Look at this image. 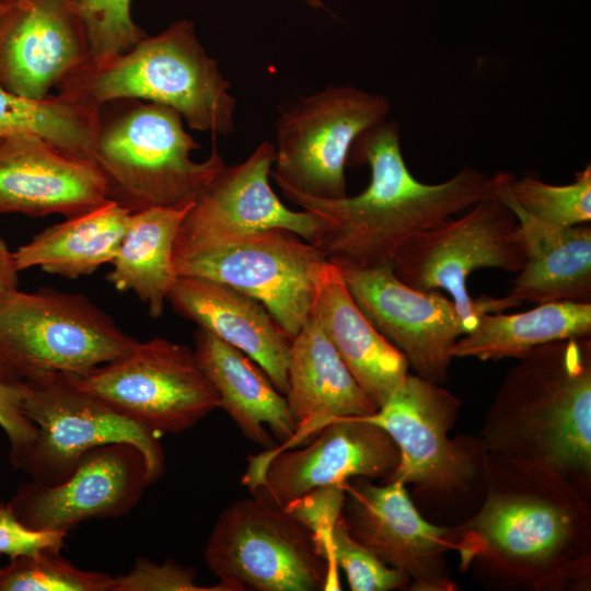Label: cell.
Wrapping results in <instances>:
<instances>
[{
    "label": "cell",
    "mask_w": 591,
    "mask_h": 591,
    "mask_svg": "<svg viewBox=\"0 0 591 591\" xmlns=\"http://www.w3.org/2000/svg\"><path fill=\"white\" fill-rule=\"evenodd\" d=\"M452 529L461 570L489 589H591L590 498L548 467L487 451L483 499Z\"/></svg>",
    "instance_id": "6da1fadb"
},
{
    "label": "cell",
    "mask_w": 591,
    "mask_h": 591,
    "mask_svg": "<svg viewBox=\"0 0 591 591\" xmlns=\"http://www.w3.org/2000/svg\"><path fill=\"white\" fill-rule=\"evenodd\" d=\"M347 164L371 172L368 187L352 197L320 199L278 185L291 202L323 217L313 245L340 270L393 267L410 239L498 193L497 174L471 166L439 184L420 182L403 158L397 124L385 119L357 137Z\"/></svg>",
    "instance_id": "7a4b0ae2"
},
{
    "label": "cell",
    "mask_w": 591,
    "mask_h": 591,
    "mask_svg": "<svg viewBox=\"0 0 591 591\" xmlns=\"http://www.w3.org/2000/svg\"><path fill=\"white\" fill-rule=\"evenodd\" d=\"M488 452L548 467L591 499V340L538 346L501 382L484 419Z\"/></svg>",
    "instance_id": "3957f363"
},
{
    "label": "cell",
    "mask_w": 591,
    "mask_h": 591,
    "mask_svg": "<svg viewBox=\"0 0 591 591\" xmlns=\"http://www.w3.org/2000/svg\"><path fill=\"white\" fill-rule=\"evenodd\" d=\"M461 401L443 385L410 374L368 420L399 450V464L384 482L413 485V501L428 520L452 526L466 520L484 495L487 454L480 437L450 436Z\"/></svg>",
    "instance_id": "277c9868"
},
{
    "label": "cell",
    "mask_w": 591,
    "mask_h": 591,
    "mask_svg": "<svg viewBox=\"0 0 591 591\" xmlns=\"http://www.w3.org/2000/svg\"><path fill=\"white\" fill-rule=\"evenodd\" d=\"M57 91L97 108L117 100L158 103L178 112L192 129L222 136L234 130L230 83L188 20L147 35L123 54L90 60Z\"/></svg>",
    "instance_id": "5b68a950"
},
{
    "label": "cell",
    "mask_w": 591,
    "mask_h": 591,
    "mask_svg": "<svg viewBox=\"0 0 591 591\" xmlns=\"http://www.w3.org/2000/svg\"><path fill=\"white\" fill-rule=\"evenodd\" d=\"M111 116L101 108L93 161L107 199L130 212L192 205L225 166L216 146L210 155L190 158L199 144L174 108L140 100H117Z\"/></svg>",
    "instance_id": "8992f818"
},
{
    "label": "cell",
    "mask_w": 591,
    "mask_h": 591,
    "mask_svg": "<svg viewBox=\"0 0 591 591\" xmlns=\"http://www.w3.org/2000/svg\"><path fill=\"white\" fill-rule=\"evenodd\" d=\"M525 259L520 223L496 195L410 239L396 254L393 271L415 289L448 291L468 333L480 314L519 305L507 296L472 299L467 291L471 274L484 268L519 273Z\"/></svg>",
    "instance_id": "52a82bcc"
},
{
    "label": "cell",
    "mask_w": 591,
    "mask_h": 591,
    "mask_svg": "<svg viewBox=\"0 0 591 591\" xmlns=\"http://www.w3.org/2000/svg\"><path fill=\"white\" fill-rule=\"evenodd\" d=\"M137 341L83 294L50 288L0 293V359L24 380L85 373Z\"/></svg>",
    "instance_id": "ba28073f"
},
{
    "label": "cell",
    "mask_w": 591,
    "mask_h": 591,
    "mask_svg": "<svg viewBox=\"0 0 591 591\" xmlns=\"http://www.w3.org/2000/svg\"><path fill=\"white\" fill-rule=\"evenodd\" d=\"M254 496V495H253ZM205 561L224 591L340 589L311 532L260 497L240 499L219 515Z\"/></svg>",
    "instance_id": "9c48e42d"
},
{
    "label": "cell",
    "mask_w": 591,
    "mask_h": 591,
    "mask_svg": "<svg viewBox=\"0 0 591 591\" xmlns=\"http://www.w3.org/2000/svg\"><path fill=\"white\" fill-rule=\"evenodd\" d=\"M68 376L158 436L179 434L220 408L194 348L166 338L137 341L125 355Z\"/></svg>",
    "instance_id": "30bf717a"
},
{
    "label": "cell",
    "mask_w": 591,
    "mask_h": 591,
    "mask_svg": "<svg viewBox=\"0 0 591 591\" xmlns=\"http://www.w3.org/2000/svg\"><path fill=\"white\" fill-rule=\"evenodd\" d=\"M390 108L384 95L350 85L302 97L278 119L270 175L277 185L310 197L347 196L350 148L361 132L384 120Z\"/></svg>",
    "instance_id": "8fae6325"
},
{
    "label": "cell",
    "mask_w": 591,
    "mask_h": 591,
    "mask_svg": "<svg viewBox=\"0 0 591 591\" xmlns=\"http://www.w3.org/2000/svg\"><path fill=\"white\" fill-rule=\"evenodd\" d=\"M25 413L37 433L21 467L32 480L54 485L74 471L89 450L109 443H130L143 454L151 482L164 473L159 436L117 413L62 373L30 380Z\"/></svg>",
    "instance_id": "7c38bea8"
},
{
    "label": "cell",
    "mask_w": 591,
    "mask_h": 591,
    "mask_svg": "<svg viewBox=\"0 0 591 591\" xmlns=\"http://www.w3.org/2000/svg\"><path fill=\"white\" fill-rule=\"evenodd\" d=\"M325 262L314 245L279 228L174 257L177 276L213 279L262 302L291 339L310 317Z\"/></svg>",
    "instance_id": "4fadbf2b"
},
{
    "label": "cell",
    "mask_w": 591,
    "mask_h": 591,
    "mask_svg": "<svg viewBox=\"0 0 591 591\" xmlns=\"http://www.w3.org/2000/svg\"><path fill=\"white\" fill-rule=\"evenodd\" d=\"M398 464V447L382 427L364 417H344L304 447L273 448L250 457L242 483L254 496L282 508L312 489L354 477L384 483Z\"/></svg>",
    "instance_id": "5bb4252c"
},
{
    "label": "cell",
    "mask_w": 591,
    "mask_h": 591,
    "mask_svg": "<svg viewBox=\"0 0 591 591\" xmlns=\"http://www.w3.org/2000/svg\"><path fill=\"white\" fill-rule=\"evenodd\" d=\"M343 519L352 537L409 578V590L457 589L448 566V554L454 551L453 529L424 517L406 485L348 479Z\"/></svg>",
    "instance_id": "9a60e30c"
},
{
    "label": "cell",
    "mask_w": 591,
    "mask_h": 591,
    "mask_svg": "<svg viewBox=\"0 0 591 591\" xmlns=\"http://www.w3.org/2000/svg\"><path fill=\"white\" fill-rule=\"evenodd\" d=\"M275 144L264 141L235 166H224L186 212L176 236L174 257L236 236L286 229L312 245L325 220L315 212L287 208L273 190L269 176Z\"/></svg>",
    "instance_id": "2e32d148"
},
{
    "label": "cell",
    "mask_w": 591,
    "mask_h": 591,
    "mask_svg": "<svg viewBox=\"0 0 591 591\" xmlns=\"http://www.w3.org/2000/svg\"><path fill=\"white\" fill-rule=\"evenodd\" d=\"M357 305L416 375L443 385L466 329L452 300L401 281L393 267L341 270Z\"/></svg>",
    "instance_id": "e0dca14e"
},
{
    "label": "cell",
    "mask_w": 591,
    "mask_h": 591,
    "mask_svg": "<svg viewBox=\"0 0 591 591\" xmlns=\"http://www.w3.org/2000/svg\"><path fill=\"white\" fill-rule=\"evenodd\" d=\"M91 60L77 0H0V86L43 101Z\"/></svg>",
    "instance_id": "ac0fdd59"
},
{
    "label": "cell",
    "mask_w": 591,
    "mask_h": 591,
    "mask_svg": "<svg viewBox=\"0 0 591 591\" xmlns=\"http://www.w3.org/2000/svg\"><path fill=\"white\" fill-rule=\"evenodd\" d=\"M150 484L142 452L130 443H109L85 452L58 484H23L9 505L33 529L69 532L89 520L128 513Z\"/></svg>",
    "instance_id": "d6986e66"
},
{
    "label": "cell",
    "mask_w": 591,
    "mask_h": 591,
    "mask_svg": "<svg viewBox=\"0 0 591 591\" xmlns=\"http://www.w3.org/2000/svg\"><path fill=\"white\" fill-rule=\"evenodd\" d=\"M107 200L95 163L33 135L0 138V215L67 218Z\"/></svg>",
    "instance_id": "ffe728a7"
},
{
    "label": "cell",
    "mask_w": 591,
    "mask_h": 591,
    "mask_svg": "<svg viewBox=\"0 0 591 591\" xmlns=\"http://www.w3.org/2000/svg\"><path fill=\"white\" fill-rule=\"evenodd\" d=\"M167 303L248 356L281 394L287 393L292 339L262 302L213 279L177 276Z\"/></svg>",
    "instance_id": "44dd1931"
},
{
    "label": "cell",
    "mask_w": 591,
    "mask_h": 591,
    "mask_svg": "<svg viewBox=\"0 0 591 591\" xmlns=\"http://www.w3.org/2000/svg\"><path fill=\"white\" fill-rule=\"evenodd\" d=\"M285 396L296 432L287 443L276 445V450L306 444L337 418L368 417L379 409L350 373L312 311L291 340Z\"/></svg>",
    "instance_id": "7402d4cb"
},
{
    "label": "cell",
    "mask_w": 591,
    "mask_h": 591,
    "mask_svg": "<svg viewBox=\"0 0 591 591\" xmlns=\"http://www.w3.org/2000/svg\"><path fill=\"white\" fill-rule=\"evenodd\" d=\"M498 197L522 229L526 259L507 297L517 303H591V227H558L526 213L507 190L509 173L498 172Z\"/></svg>",
    "instance_id": "603a6c76"
},
{
    "label": "cell",
    "mask_w": 591,
    "mask_h": 591,
    "mask_svg": "<svg viewBox=\"0 0 591 591\" xmlns=\"http://www.w3.org/2000/svg\"><path fill=\"white\" fill-rule=\"evenodd\" d=\"M312 312L358 384L380 408L405 381L408 362L367 318L341 270L327 260L317 274Z\"/></svg>",
    "instance_id": "cb8c5ba5"
},
{
    "label": "cell",
    "mask_w": 591,
    "mask_h": 591,
    "mask_svg": "<svg viewBox=\"0 0 591 591\" xmlns=\"http://www.w3.org/2000/svg\"><path fill=\"white\" fill-rule=\"evenodd\" d=\"M194 350L223 408L243 434L266 450L296 432L287 398L248 356L205 328L194 333Z\"/></svg>",
    "instance_id": "d4e9b609"
},
{
    "label": "cell",
    "mask_w": 591,
    "mask_h": 591,
    "mask_svg": "<svg viewBox=\"0 0 591 591\" xmlns=\"http://www.w3.org/2000/svg\"><path fill=\"white\" fill-rule=\"evenodd\" d=\"M131 212L107 199L103 204L45 228L13 252L19 271L40 268L68 279L91 275L112 264Z\"/></svg>",
    "instance_id": "484cf974"
},
{
    "label": "cell",
    "mask_w": 591,
    "mask_h": 591,
    "mask_svg": "<svg viewBox=\"0 0 591 591\" xmlns=\"http://www.w3.org/2000/svg\"><path fill=\"white\" fill-rule=\"evenodd\" d=\"M192 205L131 212L113 268L105 276L118 291L134 292L152 317L163 314L177 278L174 247L179 225Z\"/></svg>",
    "instance_id": "4316f807"
},
{
    "label": "cell",
    "mask_w": 591,
    "mask_h": 591,
    "mask_svg": "<svg viewBox=\"0 0 591 591\" xmlns=\"http://www.w3.org/2000/svg\"><path fill=\"white\" fill-rule=\"evenodd\" d=\"M590 335L591 303L546 302L522 313L480 314L476 326L460 337L452 354L454 359H519L538 346Z\"/></svg>",
    "instance_id": "83f0119b"
},
{
    "label": "cell",
    "mask_w": 591,
    "mask_h": 591,
    "mask_svg": "<svg viewBox=\"0 0 591 591\" xmlns=\"http://www.w3.org/2000/svg\"><path fill=\"white\" fill-rule=\"evenodd\" d=\"M101 108L60 94L35 101L0 86V138L40 137L66 153L94 163Z\"/></svg>",
    "instance_id": "f1b7e54d"
},
{
    "label": "cell",
    "mask_w": 591,
    "mask_h": 591,
    "mask_svg": "<svg viewBox=\"0 0 591 591\" xmlns=\"http://www.w3.org/2000/svg\"><path fill=\"white\" fill-rule=\"evenodd\" d=\"M507 190L526 213L548 224L572 227L591 220V165L579 171L572 183L547 184L534 177L513 178Z\"/></svg>",
    "instance_id": "f546056e"
},
{
    "label": "cell",
    "mask_w": 591,
    "mask_h": 591,
    "mask_svg": "<svg viewBox=\"0 0 591 591\" xmlns=\"http://www.w3.org/2000/svg\"><path fill=\"white\" fill-rule=\"evenodd\" d=\"M113 576L77 567L60 555V549L21 556L0 569V591H113Z\"/></svg>",
    "instance_id": "4dcf8cb0"
},
{
    "label": "cell",
    "mask_w": 591,
    "mask_h": 591,
    "mask_svg": "<svg viewBox=\"0 0 591 591\" xmlns=\"http://www.w3.org/2000/svg\"><path fill=\"white\" fill-rule=\"evenodd\" d=\"M322 557L337 571L340 567L352 591H390L409 589V578L384 564L373 552L349 533L343 514L322 549Z\"/></svg>",
    "instance_id": "1f68e13d"
},
{
    "label": "cell",
    "mask_w": 591,
    "mask_h": 591,
    "mask_svg": "<svg viewBox=\"0 0 591 591\" xmlns=\"http://www.w3.org/2000/svg\"><path fill=\"white\" fill-rule=\"evenodd\" d=\"M88 30L91 60L123 54L147 33L131 18V0H77Z\"/></svg>",
    "instance_id": "d6a6232c"
},
{
    "label": "cell",
    "mask_w": 591,
    "mask_h": 591,
    "mask_svg": "<svg viewBox=\"0 0 591 591\" xmlns=\"http://www.w3.org/2000/svg\"><path fill=\"white\" fill-rule=\"evenodd\" d=\"M27 381L0 359V427L10 442V457L21 467L36 438L35 424L25 413Z\"/></svg>",
    "instance_id": "836d02e7"
},
{
    "label": "cell",
    "mask_w": 591,
    "mask_h": 591,
    "mask_svg": "<svg viewBox=\"0 0 591 591\" xmlns=\"http://www.w3.org/2000/svg\"><path fill=\"white\" fill-rule=\"evenodd\" d=\"M195 576L193 568L173 560L157 564L139 557L126 575L114 577L113 591H224L219 583L212 588L198 586Z\"/></svg>",
    "instance_id": "e575fe53"
},
{
    "label": "cell",
    "mask_w": 591,
    "mask_h": 591,
    "mask_svg": "<svg viewBox=\"0 0 591 591\" xmlns=\"http://www.w3.org/2000/svg\"><path fill=\"white\" fill-rule=\"evenodd\" d=\"M344 501L345 483L312 489L282 508L311 532L321 554L322 546L341 518Z\"/></svg>",
    "instance_id": "d590c367"
},
{
    "label": "cell",
    "mask_w": 591,
    "mask_h": 591,
    "mask_svg": "<svg viewBox=\"0 0 591 591\" xmlns=\"http://www.w3.org/2000/svg\"><path fill=\"white\" fill-rule=\"evenodd\" d=\"M68 532L37 530L26 525L9 503H0V555L11 559L45 549H61Z\"/></svg>",
    "instance_id": "8d00e7d4"
},
{
    "label": "cell",
    "mask_w": 591,
    "mask_h": 591,
    "mask_svg": "<svg viewBox=\"0 0 591 591\" xmlns=\"http://www.w3.org/2000/svg\"><path fill=\"white\" fill-rule=\"evenodd\" d=\"M18 268L14 263L13 252L0 237V293L18 288Z\"/></svg>",
    "instance_id": "74e56055"
}]
</instances>
